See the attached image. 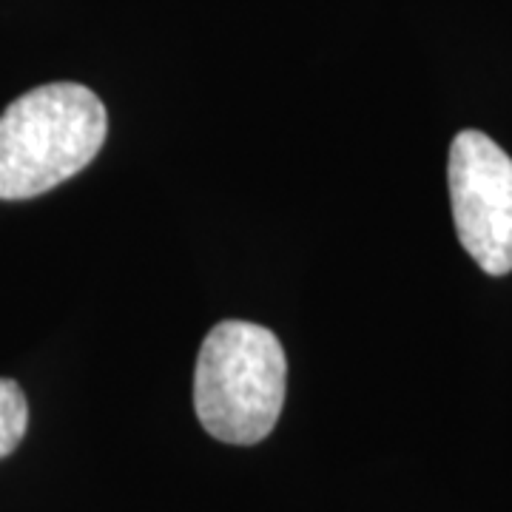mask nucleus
Segmentation results:
<instances>
[{
	"label": "nucleus",
	"mask_w": 512,
	"mask_h": 512,
	"mask_svg": "<svg viewBox=\"0 0 512 512\" xmlns=\"http://www.w3.org/2000/svg\"><path fill=\"white\" fill-rule=\"evenodd\" d=\"M29 427V404L18 382L0 379V458L12 456Z\"/></svg>",
	"instance_id": "obj_4"
},
{
	"label": "nucleus",
	"mask_w": 512,
	"mask_h": 512,
	"mask_svg": "<svg viewBox=\"0 0 512 512\" xmlns=\"http://www.w3.org/2000/svg\"><path fill=\"white\" fill-rule=\"evenodd\" d=\"M450 202L458 242L481 271H512V157L481 131H461L450 146Z\"/></svg>",
	"instance_id": "obj_3"
},
{
	"label": "nucleus",
	"mask_w": 512,
	"mask_h": 512,
	"mask_svg": "<svg viewBox=\"0 0 512 512\" xmlns=\"http://www.w3.org/2000/svg\"><path fill=\"white\" fill-rule=\"evenodd\" d=\"M285 384L288 359L271 330L242 319L220 322L208 330L197 356V419L225 444H259L279 421Z\"/></svg>",
	"instance_id": "obj_2"
},
{
	"label": "nucleus",
	"mask_w": 512,
	"mask_h": 512,
	"mask_svg": "<svg viewBox=\"0 0 512 512\" xmlns=\"http://www.w3.org/2000/svg\"><path fill=\"white\" fill-rule=\"evenodd\" d=\"M109 134L106 106L89 86L46 83L0 114V200H32L72 180Z\"/></svg>",
	"instance_id": "obj_1"
}]
</instances>
